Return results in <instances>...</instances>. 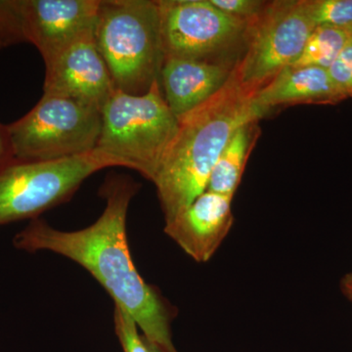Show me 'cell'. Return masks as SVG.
<instances>
[{"mask_svg": "<svg viewBox=\"0 0 352 352\" xmlns=\"http://www.w3.org/2000/svg\"><path fill=\"white\" fill-rule=\"evenodd\" d=\"M138 188L131 178H107L101 188L106 207L94 223L80 230L62 231L44 220L32 219L15 236L14 245L30 252H55L75 261L106 289L115 305L131 315L146 339L164 352H177L171 337L170 305L139 274L129 251L127 212Z\"/></svg>", "mask_w": 352, "mask_h": 352, "instance_id": "6da1fadb", "label": "cell"}, {"mask_svg": "<svg viewBox=\"0 0 352 352\" xmlns=\"http://www.w3.org/2000/svg\"><path fill=\"white\" fill-rule=\"evenodd\" d=\"M256 94L241 85L234 68L212 98L178 120L177 134L153 182L166 223L207 190L215 164L237 129L261 119L252 105Z\"/></svg>", "mask_w": 352, "mask_h": 352, "instance_id": "7a4b0ae2", "label": "cell"}, {"mask_svg": "<svg viewBox=\"0 0 352 352\" xmlns=\"http://www.w3.org/2000/svg\"><path fill=\"white\" fill-rule=\"evenodd\" d=\"M94 39L116 90L141 95L160 82L164 56L157 1L101 0Z\"/></svg>", "mask_w": 352, "mask_h": 352, "instance_id": "3957f363", "label": "cell"}, {"mask_svg": "<svg viewBox=\"0 0 352 352\" xmlns=\"http://www.w3.org/2000/svg\"><path fill=\"white\" fill-rule=\"evenodd\" d=\"M101 117L96 149L154 182L179 127L164 99L161 82H154L141 95L115 90L102 109Z\"/></svg>", "mask_w": 352, "mask_h": 352, "instance_id": "277c9868", "label": "cell"}, {"mask_svg": "<svg viewBox=\"0 0 352 352\" xmlns=\"http://www.w3.org/2000/svg\"><path fill=\"white\" fill-rule=\"evenodd\" d=\"M122 166L95 149L80 156L45 162L13 160L0 168V226L36 219L69 201L88 177L104 168Z\"/></svg>", "mask_w": 352, "mask_h": 352, "instance_id": "5b68a950", "label": "cell"}, {"mask_svg": "<svg viewBox=\"0 0 352 352\" xmlns=\"http://www.w3.org/2000/svg\"><path fill=\"white\" fill-rule=\"evenodd\" d=\"M101 110L63 95L43 94L24 117L8 124L14 160L45 162L94 152Z\"/></svg>", "mask_w": 352, "mask_h": 352, "instance_id": "8992f818", "label": "cell"}, {"mask_svg": "<svg viewBox=\"0 0 352 352\" xmlns=\"http://www.w3.org/2000/svg\"><path fill=\"white\" fill-rule=\"evenodd\" d=\"M315 28L305 0L268 3L252 21L245 53L235 65L241 85L258 92L282 69L295 63Z\"/></svg>", "mask_w": 352, "mask_h": 352, "instance_id": "52a82bcc", "label": "cell"}, {"mask_svg": "<svg viewBox=\"0 0 352 352\" xmlns=\"http://www.w3.org/2000/svg\"><path fill=\"white\" fill-rule=\"evenodd\" d=\"M164 60L220 62L219 56L245 43L252 21L222 12L210 0H157Z\"/></svg>", "mask_w": 352, "mask_h": 352, "instance_id": "ba28073f", "label": "cell"}, {"mask_svg": "<svg viewBox=\"0 0 352 352\" xmlns=\"http://www.w3.org/2000/svg\"><path fill=\"white\" fill-rule=\"evenodd\" d=\"M14 44H34L43 61L94 32L100 0H6Z\"/></svg>", "mask_w": 352, "mask_h": 352, "instance_id": "9c48e42d", "label": "cell"}, {"mask_svg": "<svg viewBox=\"0 0 352 352\" xmlns=\"http://www.w3.org/2000/svg\"><path fill=\"white\" fill-rule=\"evenodd\" d=\"M44 65L43 94L63 95L102 111L116 90L94 32L76 39Z\"/></svg>", "mask_w": 352, "mask_h": 352, "instance_id": "30bf717a", "label": "cell"}, {"mask_svg": "<svg viewBox=\"0 0 352 352\" xmlns=\"http://www.w3.org/2000/svg\"><path fill=\"white\" fill-rule=\"evenodd\" d=\"M233 197L205 191L164 226V233L197 263H208L233 226Z\"/></svg>", "mask_w": 352, "mask_h": 352, "instance_id": "8fae6325", "label": "cell"}, {"mask_svg": "<svg viewBox=\"0 0 352 352\" xmlns=\"http://www.w3.org/2000/svg\"><path fill=\"white\" fill-rule=\"evenodd\" d=\"M236 63L237 61L164 59L160 82L173 115L182 119L212 98L228 82Z\"/></svg>", "mask_w": 352, "mask_h": 352, "instance_id": "7c38bea8", "label": "cell"}, {"mask_svg": "<svg viewBox=\"0 0 352 352\" xmlns=\"http://www.w3.org/2000/svg\"><path fill=\"white\" fill-rule=\"evenodd\" d=\"M346 99L336 87L328 69L289 66L254 94L252 105L263 118L273 109L282 106L336 105Z\"/></svg>", "mask_w": 352, "mask_h": 352, "instance_id": "4fadbf2b", "label": "cell"}, {"mask_svg": "<svg viewBox=\"0 0 352 352\" xmlns=\"http://www.w3.org/2000/svg\"><path fill=\"white\" fill-rule=\"evenodd\" d=\"M259 131L258 122H249L237 129L215 164L206 191L235 195Z\"/></svg>", "mask_w": 352, "mask_h": 352, "instance_id": "5bb4252c", "label": "cell"}, {"mask_svg": "<svg viewBox=\"0 0 352 352\" xmlns=\"http://www.w3.org/2000/svg\"><path fill=\"white\" fill-rule=\"evenodd\" d=\"M351 38L349 32L332 25H316L308 38L302 54L292 66H311L328 69Z\"/></svg>", "mask_w": 352, "mask_h": 352, "instance_id": "9a60e30c", "label": "cell"}, {"mask_svg": "<svg viewBox=\"0 0 352 352\" xmlns=\"http://www.w3.org/2000/svg\"><path fill=\"white\" fill-rule=\"evenodd\" d=\"M305 4L315 25H332L352 36V0H305Z\"/></svg>", "mask_w": 352, "mask_h": 352, "instance_id": "2e32d148", "label": "cell"}, {"mask_svg": "<svg viewBox=\"0 0 352 352\" xmlns=\"http://www.w3.org/2000/svg\"><path fill=\"white\" fill-rule=\"evenodd\" d=\"M113 325L124 352H154L151 344L144 336L139 333L136 322L126 310L118 305H115L113 310Z\"/></svg>", "mask_w": 352, "mask_h": 352, "instance_id": "e0dca14e", "label": "cell"}, {"mask_svg": "<svg viewBox=\"0 0 352 352\" xmlns=\"http://www.w3.org/2000/svg\"><path fill=\"white\" fill-rule=\"evenodd\" d=\"M328 72L336 87L346 99L352 98V36Z\"/></svg>", "mask_w": 352, "mask_h": 352, "instance_id": "ac0fdd59", "label": "cell"}, {"mask_svg": "<svg viewBox=\"0 0 352 352\" xmlns=\"http://www.w3.org/2000/svg\"><path fill=\"white\" fill-rule=\"evenodd\" d=\"M222 12L245 21L256 19L268 3L258 0H210Z\"/></svg>", "mask_w": 352, "mask_h": 352, "instance_id": "d6986e66", "label": "cell"}, {"mask_svg": "<svg viewBox=\"0 0 352 352\" xmlns=\"http://www.w3.org/2000/svg\"><path fill=\"white\" fill-rule=\"evenodd\" d=\"M14 160L8 126L0 124V168Z\"/></svg>", "mask_w": 352, "mask_h": 352, "instance_id": "ffe728a7", "label": "cell"}, {"mask_svg": "<svg viewBox=\"0 0 352 352\" xmlns=\"http://www.w3.org/2000/svg\"><path fill=\"white\" fill-rule=\"evenodd\" d=\"M340 289L344 296L352 302V273H349L340 281Z\"/></svg>", "mask_w": 352, "mask_h": 352, "instance_id": "44dd1931", "label": "cell"}, {"mask_svg": "<svg viewBox=\"0 0 352 352\" xmlns=\"http://www.w3.org/2000/svg\"><path fill=\"white\" fill-rule=\"evenodd\" d=\"M8 41H7L6 25H4L3 16H2L1 6H0V50L8 47Z\"/></svg>", "mask_w": 352, "mask_h": 352, "instance_id": "7402d4cb", "label": "cell"}, {"mask_svg": "<svg viewBox=\"0 0 352 352\" xmlns=\"http://www.w3.org/2000/svg\"><path fill=\"white\" fill-rule=\"evenodd\" d=\"M148 342H149V340H148ZM150 344H151V342H150ZM151 346L153 349V351H154V352H164L163 351H162V349H160L159 347L154 346V344H151Z\"/></svg>", "mask_w": 352, "mask_h": 352, "instance_id": "603a6c76", "label": "cell"}]
</instances>
